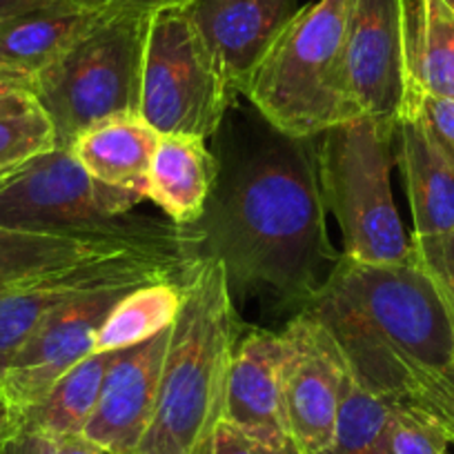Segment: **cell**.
I'll return each instance as SVG.
<instances>
[{"label":"cell","mask_w":454,"mask_h":454,"mask_svg":"<svg viewBox=\"0 0 454 454\" xmlns=\"http://www.w3.org/2000/svg\"><path fill=\"white\" fill-rule=\"evenodd\" d=\"M325 212L317 138L272 129L227 172L218 165L212 199L196 223L200 259L221 261L232 292H268L301 312L340 261Z\"/></svg>","instance_id":"6da1fadb"},{"label":"cell","mask_w":454,"mask_h":454,"mask_svg":"<svg viewBox=\"0 0 454 454\" xmlns=\"http://www.w3.org/2000/svg\"><path fill=\"white\" fill-rule=\"evenodd\" d=\"M301 312L325 332L348 370L386 401H408L419 379L454 364V321L414 254L401 263L340 256Z\"/></svg>","instance_id":"7a4b0ae2"},{"label":"cell","mask_w":454,"mask_h":454,"mask_svg":"<svg viewBox=\"0 0 454 454\" xmlns=\"http://www.w3.org/2000/svg\"><path fill=\"white\" fill-rule=\"evenodd\" d=\"M241 330L225 268L216 259H200L185 283L160 370L156 412L137 454H194L214 436Z\"/></svg>","instance_id":"3957f363"},{"label":"cell","mask_w":454,"mask_h":454,"mask_svg":"<svg viewBox=\"0 0 454 454\" xmlns=\"http://www.w3.org/2000/svg\"><path fill=\"white\" fill-rule=\"evenodd\" d=\"M352 0H317L301 7L254 76L247 96L261 119L294 138H318L361 119L346 67Z\"/></svg>","instance_id":"277c9868"},{"label":"cell","mask_w":454,"mask_h":454,"mask_svg":"<svg viewBox=\"0 0 454 454\" xmlns=\"http://www.w3.org/2000/svg\"><path fill=\"white\" fill-rule=\"evenodd\" d=\"M395 129L361 116L317 138L323 203L340 230V256L355 263H401L414 254L390 185Z\"/></svg>","instance_id":"5b68a950"},{"label":"cell","mask_w":454,"mask_h":454,"mask_svg":"<svg viewBox=\"0 0 454 454\" xmlns=\"http://www.w3.org/2000/svg\"><path fill=\"white\" fill-rule=\"evenodd\" d=\"M150 16L107 14L32 82L56 147L69 150L94 125L141 116L143 54Z\"/></svg>","instance_id":"8992f818"},{"label":"cell","mask_w":454,"mask_h":454,"mask_svg":"<svg viewBox=\"0 0 454 454\" xmlns=\"http://www.w3.org/2000/svg\"><path fill=\"white\" fill-rule=\"evenodd\" d=\"M237 94L196 34L185 7L150 16L141 119L160 137L212 138Z\"/></svg>","instance_id":"52a82bcc"},{"label":"cell","mask_w":454,"mask_h":454,"mask_svg":"<svg viewBox=\"0 0 454 454\" xmlns=\"http://www.w3.org/2000/svg\"><path fill=\"white\" fill-rule=\"evenodd\" d=\"M203 234L196 225L125 214L90 230L38 232L0 225V286L63 272L82 263L128 254H176L200 259Z\"/></svg>","instance_id":"ba28073f"},{"label":"cell","mask_w":454,"mask_h":454,"mask_svg":"<svg viewBox=\"0 0 454 454\" xmlns=\"http://www.w3.org/2000/svg\"><path fill=\"white\" fill-rule=\"evenodd\" d=\"M145 190L91 176L69 150L56 147L0 183V225L38 232L90 230L132 212Z\"/></svg>","instance_id":"9c48e42d"},{"label":"cell","mask_w":454,"mask_h":454,"mask_svg":"<svg viewBox=\"0 0 454 454\" xmlns=\"http://www.w3.org/2000/svg\"><path fill=\"white\" fill-rule=\"evenodd\" d=\"M194 272V270H192ZM192 272H154L91 287L56 308L0 374V395L23 417L67 370L96 352V334L129 290L156 281H187Z\"/></svg>","instance_id":"30bf717a"},{"label":"cell","mask_w":454,"mask_h":454,"mask_svg":"<svg viewBox=\"0 0 454 454\" xmlns=\"http://www.w3.org/2000/svg\"><path fill=\"white\" fill-rule=\"evenodd\" d=\"M281 390L287 430L303 454H323L332 445L339 417L346 361L325 332L305 312L286 330Z\"/></svg>","instance_id":"8fae6325"},{"label":"cell","mask_w":454,"mask_h":454,"mask_svg":"<svg viewBox=\"0 0 454 454\" xmlns=\"http://www.w3.org/2000/svg\"><path fill=\"white\" fill-rule=\"evenodd\" d=\"M199 261L176 254H128L0 286V374L5 372L41 323L81 292L138 274L192 272Z\"/></svg>","instance_id":"7c38bea8"},{"label":"cell","mask_w":454,"mask_h":454,"mask_svg":"<svg viewBox=\"0 0 454 454\" xmlns=\"http://www.w3.org/2000/svg\"><path fill=\"white\" fill-rule=\"evenodd\" d=\"M346 67L361 116L399 123L408 100L403 0H352Z\"/></svg>","instance_id":"4fadbf2b"},{"label":"cell","mask_w":454,"mask_h":454,"mask_svg":"<svg viewBox=\"0 0 454 454\" xmlns=\"http://www.w3.org/2000/svg\"><path fill=\"white\" fill-rule=\"evenodd\" d=\"M172 327L154 339L114 352L103 390L82 434L112 454H137L159 401L160 370Z\"/></svg>","instance_id":"5bb4252c"},{"label":"cell","mask_w":454,"mask_h":454,"mask_svg":"<svg viewBox=\"0 0 454 454\" xmlns=\"http://www.w3.org/2000/svg\"><path fill=\"white\" fill-rule=\"evenodd\" d=\"M299 10V0H194L185 7L205 50L237 96H243L261 60Z\"/></svg>","instance_id":"9a60e30c"},{"label":"cell","mask_w":454,"mask_h":454,"mask_svg":"<svg viewBox=\"0 0 454 454\" xmlns=\"http://www.w3.org/2000/svg\"><path fill=\"white\" fill-rule=\"evenodd\" d=\"M286 340L281 332L250 330L234 348L227 374L223 421L261 443L294 445L287 430L281 390Z\"/></svg>","instance_id":"2e32d148"},{"label":"cell","mask_w":454,"mask_h":454,"mask_svg":"<svg viewBox=\"0 0 454 454\" xmlns=\"http://www.w3.org/2000/svg\"><path fill=\"white\" fill-rule=\"evenodd\" d=\"M103 16L76 0H27L0 16V72L34 82Z\"/></svg>","instance_id":"e0dca14e"},{"label":"cell","mask_w":454,"mask_h":454,"mask_svg":"<svg viewBox=\"0 0 454 454\" xmlns=\"http://www.w3.org/2000/svg\"><path fill=\"white\" fill-rule=\"evenodd\" d=\"M218 160L199 137H160L147 174V199L176 225H196L216 187Z\"/></svg>","instance_id":"ac0fdd59"},{"label":"cell","mask_w":454,"mask_h":454,"mask_svg":"<svg viewBox=\"0 0 454 454\" xmlns=\"http://www.w3.org/2000/svg\"><path fill=\"white\" fill-rule=\"evenodd\" d=\"M395 156L412 212V237L454 230V168L436 152L421 123L403 114L395 129Z\"/></svg>","instance_id":"d6986e66"},{"label":"cell","mask_w":454,"mask_h":454,"mask_svg":"<svg viewBox=\"0 0 454 454\" xmlns=\"http://www.w3.org/2000/svg\"><path fill=\"white\" fill-rule=\"evenodd\" d=\"M403 47L408 98H454V12L443 0H403Z\"/></svg>","instance_id":"ffe728a7"},{"label":"cell","mask_w":454,"mask_h":454,"mask_svg":"<svg viewBox=\"0 0 454 454\" xmlns=\"http://www.w3.org/2000/svg\"><path fill=\"white\" fill-rule=\"evenodd\" d=\"M159 141L160 134L141 116H119L82 132L69 152L98 181L147 192V174Z\"/></svg>","instance_id":"44dd1931"},{"label":"cell","mask_w":454,"mask_h":454,"mask_svg":"<svg viewBox=\"0 0 454 454\" xmlns=\"http://www.w3.org/2000/svg\"><path fill=\"white\" fill-rule=\"evenodd\" d=\"M112 356L114 352H94L67 370L47 395L20 417V430L38 432L51 439L82 434L98 403Z\"/></svg>","instance_id":"7402d4cb"},{"label":"cell","mask_w":454,"mask_h":454,"mask_svg":"<svg viewBox=\"0 0 454 454\" xmlns=\"http://www.w3.org/2000/svg\"><path fill=\"white\" fill-rule=\"evenodd\" d=\"M187 281H156L129 290L96 334V352H119L145 343L176 321Z\"/></svg>","instance_id":"603a6c76"},{"label":"cell","mask_w":454,"mask_h":454,"mask_svg":"<svg viewBox=\"0 0 454 454\" xmlns=\"http://www.w3.org/2000/svg\"><path fill=\"white\" fill-rule=\"evenodd\" d=\"M56 150L50 116L29 90L0 98V183Z\"/></svg>","instance_id":"cb8c5ba5"},{"label":"cell","mask_w":454,"mask_h":454,"mask_svg":"<svg viewBox=\"0 0 454 454\" xmlns=\"http://www.w3.org/2000/svg\"><path fill=\"white\" fill-rule=\"evenodd\" d=\"M392 403L395 401L370 392L346 365L334 439L323 454H381L383 427Z\"/></svg>","instance_id":"d4e9b609"},{"label":"cell","mask_w":454,"mask_h":454,"mask_svg":"<svg viewBox=\"0 0 454 454\" xmlns=\"http://www.w3.org/2000/svg\"><path fill=\"white\" fill-rule=\"evenodd\" d=\"M443 426L412 401H395L381 436V454H448Z\"/></svg>","instance_id":"484cf974"},{"label":"cell","mask_w":454,"mask_h":454,"mask_svg":"<svg viewBox=\"0 0 454 454\" xmlns=\"http://www.w3.org/2000/svg\"><path fill=\"white\" fill-rule=\"evenodd\" d=\"M403 114H412L436 152L454 168V98L412 96Z\"/></svg>","instance_id":"4316f807"},{"label":"cell","mask_w":454,"mask_h":454,"mask_svg":"<svg viewBox=\"0 0 454 454\" xmlns=\"http://www.w3.org/2000/svg\"><path fill=\"white\" fill-rule=\"evenodd\" d=\"M412 250L421 268L439 287L454 321V230L432 237H412Z\"/></svg>","instance_id":"83f0119b"},{"label":"cell","mask_w":454,"mask_h":454,"mask_svg":"<svg viewBox=\"0 0 454 454\" xmlns=\"http://www.w3.org/2000/svg\"><path fill=\"white\" fill-rule=\"evenodd\" d=\"M408 401L430 412L443 426L450 445H454V387L441 374H426L419 379Z\"/></svg>","instance_id":"f1b7e54d"},{"label":"cell","mask_w":454,"mask_h":454,"mask_svg":"<svg viewBox=\"0 0 454 454\" xmlns=\"http://www.w3.org/2000/svg\"><path fill=\"white\" fill-rule=\"evenodd\" d=\"M214 454H303L296 445H286V448H274V445L261 443L252 439L246 432L237 430L234 426L221 419L214 432Z\"/></svg>","instance_id":"f546056e"},{"label":"cell","mask_w":454,"mask_h":454,"mask_svg":"<svg viewBox=\"0 0 454 454\" xmlns=\"http://www.w3.org/2000/svg\"><path fill=\"white\" fill-rule=\"evenodd\" d=\"M78 5L100 14H145L152 16L163 10L190 7L194 0H76Z\"/></svg>","instance_id":"4dcf8cb0"},{"label":"cell","mask_w":454,"mask_h":454,"mask_svg":"<svg viewBox=\"0 0 454 454\" xmlns=\"http://www.w3.org/2000/svg\"><path fill=\"white\" fill-rule=\"evenodd\" d=\"M0 454H54V439L38 432L19 430L0 448Z\"/></svg>","instance_id":"1f68e13d"},{"label":"cell","mask_w":454,"mask_h":454,"mask_svg":"<svg viewBox=\"0 0 454 454\" xmlns=\"http://www.w3.org/2000/svg\"><path fill=\"white\" fill-rule=\"evenodd\" d=\"M54 454H112L98 443L87 439L85 434H72L54 439Z\"/></svg>","instance_id":"d6a6232c"},{"label":"cell","mask_w":454,"mask_h":454,"mask_svg":"<svg viewBox=\"0 0 454 454\" xmlns=\"http://www.w3.org/2000/svg\"><path fill=\"white\" fill-rule=\"evenodd\" d=\"M20 430V417L14 408L10 405V401L0 395V448Z\"/></svg>","instance_id":"836d02e7"},{"label":"cell","mask_w":454,"mask_h":454,"mask_svg":"<svg viewBox=\"0 0 454 454\" xmlns=\"http://www.w3.org/2000/svg\"><path fill=\"white\" fill-rule=\"evenodd\" d=\"M19 90L32 91V82L25 81V78H20V76H14V74L0 72V98H5L7 94H12V91H19Z\"/></svg>","instance_id":"e575fe53"},{"label":"cell","mask_w":454,"mask_h":454,"mask_svg":"<svg viewBox=\"0 0 454 454\" xmlns=\"http://www.w3.org/2000/svg\"><path fill=\"white\" fill-rule=\"evenodd\" d=\"M23 3H27V0H0V16L7 14V12L16 10L19 5H23Z\"/></svg>","instance_id":"d590c367"},{"label":"cell","mask_w":454,"mask_h":454,"mask_svg":"<svg viewBox=\"0 0 454 454\" xmlns=\"http://www.w3.org/2000/svg\"><path fill=\"white\" fill-rule=\"evenodd\" d=\"M194 454H214V436H209L207 441H203V443L196 448Z\"/></svg>","instance_id":"8d00e7d4"},{"label":"cell","mask_w":454,"mask_h":454,"mask_svg":"<svg viewBox=\"0 0 454 454\" xmlns=\"http://www.w3.org/2000/svg\"><path fill=\"white\" fill-rule=\"evenodd\" d=\"M441 377H443V379H445V381H448V383H450V386H452V387H454V364H452V365H450V368H448V370H445V372H443V374H441Z\"/></svg>","instance_id":"74e56055"},{"label":"cell","mask_w":454,"mask_h":454,"mask_svg":"<svg viewBox=\"0 0 454 454\" xmlns=\"http://www.w3.org/2000/svg\"><path fill=\"white\" fill-rule=\"evenodd\" d=\"M443 3H445V5H448V7H450V10H452V12H454V0H443Z\"/></svg>","instance_id":"f35d334b"},{"label":"cell","mask_w":454,"mask_h":454,"mask_svg":"<svg viewBox=\"0 0 454 454\" xmlns=\"http://www.w3.org/2000/svg\"><path fill=\"white\" fill-rule=\"evenodd\" d=\"M448 454H450V452H448Z\"/></svg>","instance_id":"ab89813d"}]
</instances>
